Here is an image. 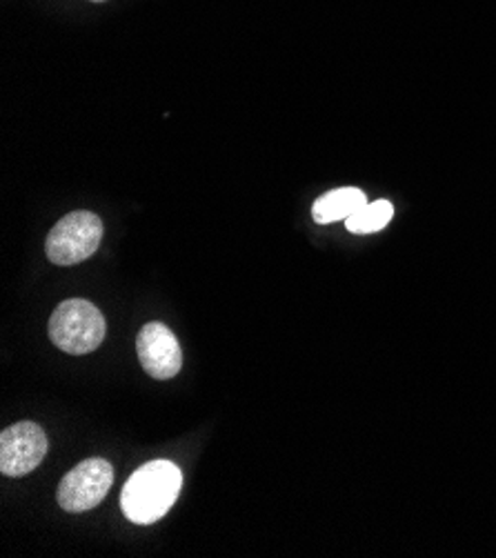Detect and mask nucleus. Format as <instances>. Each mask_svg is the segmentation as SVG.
I'll return each mask as SVG.
<instances>
[{"label":"nucleus","mask_w":496,"mask_h":558,"mask_svg":"<svg viewBox=\"0 0 496 558\" xmlns=\"http://www.w3.org/2000/svg\"><path fill=\"white\" fill-rule=\"evenodd\" d=\"M183 487V472L172 461L138 468L123 487L121 508L136 525H149L172 510Z\"/></svg>","instance_id":"nucleus-1"},{"label":"nucleus","mask_w":496,"mask_h":558,"mask_svg":"<svg viewBox=\"0 0 496 558\" xmlns=\"http://www.w3.org/2000/svg\"><path fill=\"white\" fill-rule=\"evenodd\" d=\"M49 339L59 350L72 356H85L100 348L107 323L96 305L83 299L65 301L49 318Z\"/></svg>","instance_id":"nucleus-2"},{"label":"nucleus","mask_w":496,"mask_h":558,"mask_svg":"<svg viewBox=\"0 0 496 558\" xmlns=\"http://www.w3.org/2000/svg\"><path fill=\"white\" fill-rule=\"evenodd\" d=\"M102 241V220L92 211L63 216L47 236L45 252L53 265H76L87 260Z\"/></svg>","instance_id":"nucleus-3"},{"label":"nucleus","mask_w":496,"mask_h":558,"mask_svg":"<svg viewBox=\"0 0 496 558\" xmlns=\"http://www.w3.org/2000/svg\"><path fill=\"white\" fill-rule=\"evenodd\" d=\"M114 483V470L105 459H87L68 472L59 485V506L81 514L94 510Z\"/></svg>","instance_id":"nucleus-4"},{"label":"nucleus","mask_w":496,"mask_h":558,"mask_svg":"<svg viewBox=\"0 0 496 558\" xmlns=\"http://www.w3.org/2000/svg\"><path fill=\"white\" fill-rule=\"evenodd\" d=\"M47 452V434L38 423H16L0 434V472L14 478L27 476L43 463Z\"/></svg>","instance_id":"nucleus-5"},{"label":"nucleus","mask_w":496,"mask_h":558,"mask_svg":"<svg viewBox=\"0 0 496 558\" xmlns=\"http://www.w3.org/2000/svg\"><path fill=\"white\" fill-rule=\"evenodd\" d=\"M136 352L143 369L156 378H174L183 367V352L174 331L162 323H147L136 339Z\"/></svg>","instance_id":"nucleus-6"},{"label":"nucleus","mask_w":496,"mask_h":558,"mask_svg":"<svg viewBox=\"0 0 496 558\" xmlns=\"http://www.w3.org/2000/svg\"><path fill=\"white\" fill-rule=\"evenodd\" d=\"M367 203V196L359 187H341L323 194L312 205V218L318 226H329V222L348 220Z\"/></svg>","instance_id":"nucleus-7"},{"label":"nucleus","mask_w":496,"mask_h":558,"mask_svg":"<svg viewBox=\"0 0 496 558\" xmlns=\"http://www.w3.org/2000/svg\"><path fill=\"white\" fill-rule=\"evenodd\" d=\"M395 216V207L390 201H374L365 203L356 214L346 220V228L352 234H374L383 230Z\"/></svg>","instance_id":"nucleus-8"},{"label":"nucleus","mask_w":496,"mask_h":558,"mask_svg":"<svg viewBox=\"0 0 496 558\" xmlns=\"http://www.w3.org/2000/svg\"><path fill=\"white\" fill-rule=\"evenodd\" d=\"M92 3H105V0H92Z\"/></svg>","instance_id":"nucleus-9"}]
</instances>
